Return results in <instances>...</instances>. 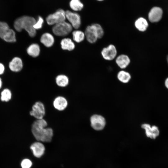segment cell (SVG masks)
Returning a JSON list of instances; mask_svg holds the SVG:
<instances>
[{
	"label": "cell",
	"mask_w": 168,
	"mask_h": 168,
	"mask_svg": "<svg viewBox=\"0 0 168 168\" xmlns=\"http://www.w3.org/2000/svg\"><path fill=\"white\" fill-rule=\"evenodd\" d=\"M47 123L44 119H36L33 123L31 132L35 139L39 142H50L53 136V131L50 128H46Z\"/></svg>",
	"instance_id": "6da1fadb"
},
{
	"label": "cell",
	"mask_w": 168,
	"mask_h": 168,
	"mask_svg": "<svg viewBox=\"0 0 168 168\" xmlns=\"http://www.w3.org/2000/svg\"><path fill=\"white\" fill-rule=\"evenodd\" d=\"M36 21L34 17L29 16H23L16 19L14 23V27L17 31L21 32L25 29L31 37H34L36 35V30L33 26Z\"/></svg>",
	"instance_id": "7a4b0ae2"
},
{
	"label": "cell",
	"mask_w": 168,
	"mask_h": 168,
	"mask_svg": "<svg viewBox=\"0 0 168 168\" xmlns=\"http://www.w3.org/2000/svg\"><path fill=\"white\" fill-rule=\"evenodd\" d=\"M0 38L8 42H14L16 41L15 32L4 22L0 21Z\"/></svg>",
	"instance_id": "3957f363"
},
{
	"label": "cell",
	"mask_w": 168,
	"mask_h": 168,
	"mask_svg": "<svg viewBox=\"0 0 168 168\" xmlns=\"http://www.w3.org/2000/svg\"><path fill=\"white\" fill-rule=\"evenodd\" d=\"M72 30V27L71 25L65 21L54 25L52 29L54 34L59 36H64L68 35Z\"/></svg>",
	"instance_id": "277c9868"
},
{
	"label": "cell",
	"mask_w": 168,
	"mask_h": 168,
	"mask_svg": "<svg viewBox=\"0 0 168 168\" xmlns=\"http://www.w3.org/2000/svg\"><path fill=\"white\" fill-rule=\"evenodd\" d=\"M66 19L65 11L63 9H59L54 13L49 15L46 20L49 25H55L65 21Z\"/></svg>",
	"instance_id": "5b68a950"
},
{
	"label": "cell",
	"mask_w": 168,
	"mask_h": 168,
	"mask_svg": "<svg viewBox=\"0 0 168 168\" xmlns=\"http://www.w3.org/2000/svg\"><path fill=\"white\" fill-rule=\"evenodd\" d=\"M45 113L44 105L40 101L36 102L32 106L30 115L37 119H43Z\"/></svg>",
	"instance_id": "8992f818"
},
{
	"label": "cell",
	"mask_w": 168,
	"mask_h": 168,
	"mask_svg": "<svg viewBox=\"0 0 168 168\" xmlns=\"http://www.w3.org/2000/svg\"><path fill=\"white\" fill-rule=\"evenodd\" d=\"M90 120L91 126L96 130H103L106 124L105 118L101 115L94 114L91 117Z\"/></svg>",
	"instance_id": "52a82bcc"
},
{
	"label": "cell",
	"mask_w": 168,
	"mask_h": 168,
	"mask_svg": "<svg viewBox=\"0 0 168 168\" xmlns=\"http://www.w3.org/2000/svg\"><path fill=\"white\" fill-rule=\"evenodd\" d=\"M66 17L70 24L74 28L78 29L81 25V18L80 15L77 13L72 12L69 10L65 11Z\"/></svg>",
	"instance_id": "ba28073f"
},
{
	"label": "cell",
	"mask_w": 168,
	"mask_h": 168,
	"mask_svg": "<svg viewBox=\"0 0 168 168\" xmlns=\"http://www.w3.org/2000/svg\"><path fill=\"white\" fill-rule=\"evenodd\" d=\"M117 53L115 46L113 44H110L102 49L101 51V54L105 60L111 61L116 58Z\"/></svg>",
	"instance_id": "9c48e42d"
},
{
	"label": "cell",
	"mask_w": 168,
	"mask_h": 168,
	"mask_svg": "<svg viewBox=\"0 0 168 168\" xmlns=\"http://www.w3.org/2000/svg\"><path fill=\"white\" fill-rule=\"evenodd\" d=\"M84 33L87 40L90 43H95L98 39L95 24L87 26Z\"/></svg>",
	"instance_id": "30bf717a"
},
{
	"label": "cell",
	"mask_w": 168,
	"mask_h": 168,
	"mask_svg": "<svg viewBox=\"0 0 168 168\" xmlns=\"http://www.w3.org/2000/svg\"><path fill=\"white\" fill-rule=\"evenodd\" d=\"M141 127L145 130L147 136L150 138L154 139L159 135L160 131L159 128L155 125L151 127L150 124H144L142 125Z\"/></svg>",
	"instance_id": "8fae6325"
},
{
	"label": "cell",
	"mask_w": 168,
	"mask_h": 168,
	"mask_svg": "<svg viewBox=\"0 0 168 168\" xmlns=\"http://www.w3.org/2000/svg\"><path fill=\"white\" fill-rule=\"evenodd\" d=\"M163 14L162 10L159 7H152L148 14V18L151 22H156L159 21L161 18Z\"/></svg>",
	"instance_id": "7c38bea8"
},
{
	"label": "cell",
	"mask_w": 168,
	"mask_h": 168,
	"mask_svg": "<svg viewBox=\"0 0 168 168\" xmlns=\"http://www.w3.org/2000/svg\"><path fill=\"white\" fill-rule=\"evenodd\" d=\"M30 148L33 155L37 158H40L44 153L45 148L44 145L40 142L33 143L30 146Z\"/></svg>",
	"instance_id": "4fadbf2b"
},
{
	"label": "cell",
	"mask_w": 168,
	"mask_h": 168,
	"mask_svg": "<svg viewBox=\"0 0 168 168\" xmlns=\"http://www.w3.org/2000/svg\"><path fill=\"white\" fill-rule=\"evenodd\" d=\"M54 108L59 111L64 110L68 105L66 99L62 96H58L54 100L53 102Z\"/></svg>",
	"instance_id": "5bb4252c"
},
{
	"label": "cell",
	"mask_w": 168,
	"mask_h": 168,
	"mask_svg": "<svg viewBox=\"0 0 168 168\" xmlns=\"http://www.w3.org/2000/svg\"><path fill=\"white\" fill-rule=\"evenodd\" d=\"M115 62L119 68L123 69L125 68L129 65L130 62V59L127 55L121 54L116 58Z\"/></svg>",
	"instance_id": "9a60e30c"
},
{
	"label": "cell",
	"mask_w": 168,
	"mask_h": 168,
	"mask_svg": "<svg viewBox=\"0 0 168 168\" xmlns=\"http://www.w3.org/2000/svg\"><path fill=\"white\" fill-rule=\"evenodd\" d=\"M23 66L22 60L18 57L14 58L9 64V67L11 70L15 72L20 71L22 69Z\"/></svg>",
	"instance_id": "2e32d148"
},
{
	"label": "cell",
	"mask_w": 168,
	"mask_h": 168,
	"mask_svg": "<svg viewBox=\"0 0 168 168\" xmlns=\"http://www.w3.org/2000/svg\"><path fill=\"white\" fill-rule=\"evenodd\" d=\"M40 42L45 46L50 47L53 46L54 42V37L49 33H44L40 39Z\"/></svg>",
	"instance_id": "e0dca14e"
},
{
	"label": "cell",
	"mask_w": 168,
	"mask_h": 168,
	"mask_svg": "<svg viewBox=\"0 0 168 168\" xmlns=\"http://www.w3.org/2000/svg\"><path fill=\"white\" fill-rule=\"evenodd\" d=\"M134 25L138 31L144 32L147 30L148 26V23L145 18L140 17L135 21Z\"/></svg>",
	"instance_id": "ac0fdd59"
},
{
	"label": "cell",
	"mask_w": 168,
	"mask_h": 168,
	"mask_svg": "<svg viewBox=\"0 0 168 168\" xmlns=\"http://www.w3.org/2000/svg\"><path fill=\"white\" fill-rule=\"evenodd\" d=\"M62 49L64 50L72 51L75 48V45L72 40L69 38L63 39L60 43Z\"/></svg>",
	"instance_id": "d6986e66"
},
{
	"label": "cell",
	"mask_w": 168,
	"mask_h": 168,
	"mask_svg": "<svg viewBox=\"0 0 168 168\" xmlns=\"http://www.w3.org/2000/svg\"><path fill=\"white\" fill-rule=\"evenodd\" d=\"M27 54L33 57L38 56L40 52L39 45L37 44L34 43L30 45L27 49Z\"/></svg>",
	"instance_id": "ffe728a7"
},
{
	"label": "cell",
	"mask_w": 168,
	"mask_h": 168,
	"mask_svg": "<svg viewBox=\"0 0 168 168\" xmlns=\"http://www.w3.org/2000/svg\"><path fill=\"white\" fill-rule=\"evenodd\" d=\"M57 85L61 87L67 86L69 83V79L67 76L63 74L58 75L55 78Z\"/></svg>",
	"instance_id": "44dd1931"
},
{
	"label": "cell",
	"mask_w": 168,
	"mask_h": 168,
	"mask_svg": "<svg viewBox=\"0 0 168 168\" xmlns=\"http://www.w3.org/2000/svg\"><path fill=\"white\" fill-rule=\"evenodd\" d=\"M117 77L120 82L125 83L128 82L131 78L130 74L124 70L119 71L117 74Z\"/></svg>",
	"instance_id": "7402d4cb"
},
{
	"label": "cell",
	"mask_w": 168,
	"mask_h": 168,
	"mask_svg": "<svg viewBox=\"0 0 168 168\" xmlns=\"http://www.w3.org/2000/svg\"><path fill=\"white\" fill-rule=\"evenodd\" d=\"M69 6L72 10L77 12L81 10L84 5L80 0H71L69 2Z\"/></svg>",
	"instance_id": "603a6c76"
},
{
	"label": "cell",
	"mask_w": 168,
	"mask_h": 168,
	"mask_svg": "<svg viewBox=\"0 0 168 168\" xmlns=\"http://www.w3.org/2000/svg\"><path fill=\"white\" fill-rule=\"evenodd\" d=\"M73 40L77 43L82 41L85 38L84 33L80 30H75L72 33Z\"/></svg>",
	"instance_id": "cb8c5ba5"
},
{
	"label": "cell",
	"mask_w": 168,
	"mask_h": 168,
	"mask_svg": "<svg viewBox=\"0 0 168 168\" xmlns=\"http://www.w3.org/2000/svg\"><path fill=\"white\" fill-rule=\"evenodd\" d=\"M12 93L8 88L4 89L1 93V100L2 101L8 102L12 98Z\"/></svg>",
	"instance_id": "d4e9b609"
},
{
	"label": "cell",
	"mask_w": 168,
	"mask_h": 168,
	"mask_svg": "<svg viewBox=\"0 0 168 168\" xmlns=\"http://www.w3.org/2000/svg\"><path fill=\"white\" fill-rule=\"evenodd\" d=\"M31 161L28 158H25L22 160L21 163V168H30L32 166Z\"/></svg>",
	"instance_id": "484cf974"
},
{
	"label": "cell",
	"mask_w": 168,
	"mask_h": 168,
	"mask_svg": "<svg viewBox=\"0 0 168 168\" xmlns=\"http://www.w3.org/2000/svg\"><path fill=\"white\" fill-rule=\"evenodd\" d=\"M44 22L43 19L41 16H39L37 20L35 22L33 27L36 30L41 29Z\"/></svg>",
	"instance_id": "4316f807"
},
{
	"label": "cell",
	"mask_w": 168,
	"mask_h": 168,
	"mask_svg": "<svg viewBox=\"0 0 168 168\" xmlns=\"http://www.w3.org/2000/svg\"><path fill=\"white\" fill-rule=\"evenodd\" d=\"M96 27V30L98 39L101 38L104 35V31L101 26L99 24L94 23Z\"/></svg>",
	"instance_id": "83f0119b"
},
{
	"label": "cell",
	"mask_w": 168,
	"mask_h": 168,
	"mask_svg": "<svg viewBox=\"0 0 168 168\" xmlns=\"http://www.w3.org/2000/svg\"><path fill=\"white\" fill-rule=\"evenodd\" d=\"M5 70V67L4 65L0 63V75L2 74Z\"/></svg>",
	"instance_id": "f1b7e54d"
},
{
	"label": "cell",
	"mask_w": 168,
	"mask_h": 168,
	"mask_svg": "<svg viewBox=\"0 0 168 168\" xmlns=\"http://www.w3.org/2000/svg\"><path fill=\"white\" fill-rule=\"evenodd\" d=\"M165 84L166 88L168 89V77L166 79L165 82Z\"/></svg>",
	"instance_id": "f546056e"
},
{
	"label": "cell",
	"mask_w": 168,
	"mask_h": 168,
	"mask_svg": "<svg viewBox=\"0 0 168 168\" xmlns=\"http://www.w3.org/2000/svg\"><path fill=\"white\" fill-rule=\"evenodd\" d=\"M2 82L1 78L0 77V89L2 87Z\"/></svg>",
	"instance_id": "4dcf8cb0"
},
{
	"label": "cell",
	"mask_w": 168,
	"mask_h": 168,
	"mask_svg": "<svg viewBox=\"0 0 168 168\" xmlns=\"http://www.w3.org/2000/svg\"><path fill=\"white\" fill-rule=\"evenodd\" d=\"M98 1H104V0H96Z\"/></svg>",
	"instance_id": "1f68e13d"
},
{
	"label": "cell",
	"mask_w": 168,
	"mask_h": 168,
	"mask_svg": "<svg viewBox=\"0 0 168 168\" xmlns=\"http://www.w3.org/2000/svg\"><path fill=\"white\" fill-rule=\"evenodd\" d=\"M167 61L168 63V55L167 56Z\"/></svg>",
	"instance_id": "d6a6232c"
}]
</instances>
